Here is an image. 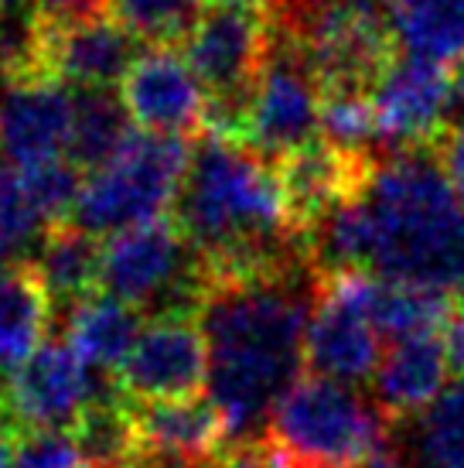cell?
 Here are the masks:
<instances>
[{
  "mask_svg": "<svg viewBox=\"0 0 464 468\" xmlns=\"http://www.w3.org/2000/svg\"><path fill=\"white\" fill-rule=\"evenodd\" d=\"M434 147L389 151L373 161L359 192L311 229L304 243L318 277L365 271L464 298V202Z\"/></svg>",
  "mask_w": 464,
  "mask_h": 468,
  "instance_id": "1",
  "label": "cell"
},
{
  "mask_svg": "<svg viewBox=\"0 0 464 468\" xmlns=\"http://www.w3.org/2000/svg\"><path fill=\"white\" fill-rule=\"evenodd\" d=\"M318 273L304 263L208 284L198 328L208 349V400L226 424V444L259 438L270 410L304 363V332Z\"/></svg>",
  "mask_w": 464,
  "mask_h": 468,
  "instance_id": "2",
  "label": "cell"
},
{
  "mask_svg": "<svg viewBox=\"0 0 464 468\" xmlns=\"http://www.w3.org/2000/svg\"><path fill=\"white\" fill-rule=\"evenodd\" d=\"M174 208V222L198 253L208 284L284 271L308 253L290 219L277 165L243 141L202 133Z\"/></svg>",
  "mask_w": 464,
  "mask_h": 468,
  "instance_id": "3",
  "label": "cell"
},
{
  "mask_svg": "<svg viewBox=\"0 0 464 468\" xmlns=\"http://www.w3.org/2000/svg\"><path fill=\"white\" fill-rule=\"evenodd\" d=\"M267 424V438L294 468H362L393 438V424L369 397L322 377L294 379Z\"/></svg>",
  "mask_w": 464,
  "mask_h": 468,
  "instance_id": "4",
  "label": "cell"
},
{
  "mask_svg": "<svg viewBox=\"0 0 464 468\" xmlns=\"http://www.w3.org/2000/svg\"><path fill=\"white\" fill-rule=\"evenodd\" d=\"M188 161L192 147L178 137L130 131L100 168L82 175L72 226L100 239L164 219V212L178 202Z\"/></svg>",
  "mask_w": 464,
  "mask_h": 468,
  "instance_id": "5",
  "label": "cell"
},
{
  "mask_svg": "<svg viewBox=\"0 0 464 468\" xmlns=\"http://www.w3.org/2000/svg\"><path fill=\"white\" fill-rule=\"evenodd\" d=\"M106 294L137 312L192 314L208 291V273L174 219L123 229L103 243Z\"/></svg>",
  "mask_w": 464,
  "mask_h": 468,
  "instance_id": "6",
  "label": "cell"
},
{
  "mask_svg": "<svg viewBox=\"0 0 464 468\" xmlns=\"http://www.w3.org/2000/svg\"><path fill=\"white\" fill-rule=\"evenodd\" d=\"M277 21L297 38L322 92L369 96L396 58L383 0H328L294 21Z\"/></svg>",
  "mask_w": 464,
  "mask_h": 468,
  "instance_id": "7",
  "label": "cell"
},
{
  "mask_svg": "<svg viewBox=\"0 0 464 468\" xmlns=\"http://www.w3.org/2000/svg\"><path fill=\"white\" fill-rule=\"evenodd\" d=\"M273 17V14H270ZM324 92L297 38L273 17V45L246 96L239 141L270 165L318 144Z\"/></svg>",
  "mask_w": 464,
  "mask_h": 468,
  "instance_id": "8",
  "label": "cell"
},
{
  "mask_svg": "<svg viewBox=\"0 0 464 468\" xmlns=\"http://www.w3.org/2000/svg\"><path fill=\"white\" fill-rule=\"evenodd\" d=\"M369 273L342 271L318 277V294L304 332V363L314 377L355 387L375 377L383 359V335L365 304Z\"/></svg>",
  "mask_w": 464,
  "mask_h": 468,
  "instance_id": "9",
  "label": "cell"
},
{
  "mask_svg": "<svg viewBox=\"0 0 464 468\" xmlns=\"http://www.w3.org/2000/svg\"><path fill=\"white\" fill-rule=\"evenodd\" d=\"M206 383L208 349L192 314H154L113 379L116 393L130 403L202 397Z\"/></svg>",
  "mask_w": 464,
  "mask_h": 468,
  "instance_id": "10",
  "label": "cell"
},
{
  "mask_svg": "<svg viewBox=\"0 0 464 468\" xmlns=\"http://www.w3.org/2000/svg\"><path fill=\"white\" fill-rule=\"evenodd\" d=\"M120 103L141 133L185 141V133L206 127L208 96L185 52L171 41H157L137 52L120 82Z\"/></svg>",
  "mask_w": 464,
  "mask_h": 468,
  "instance_id": "11",
  "label": "cell"
},
{
  "mask_svg": "<svg viewBox=\"0 0 464 468\" xmlns=\"http://www.w3.org/2000/svg\"><path fill=\"white\" fill-rule=\"evenodd\" d=\"M103 393L96 373L65 342H45L25 366L11 373L4 400L11 420L25 428L72 431Z\"/></svg>",
  "mask_w": 464,
  "mask_h": 468,
  "instance_id": "12",
  "label": "cell"
},
{
  "mask_svg": "<svg viewBox=\"0 0 464 468\" xmlns=\"http://www.w3.org/2000/svg\"><path fill=\"white\" fill-rule=\"evenodd\" d=\"M454 69L434 66L424 58L396 55L383 79L369 92L375 117V144L389 151L434 147L438 133H444L448 96H451Z\"/></svg>",
  "mask_w": 464,
  "mask_h": 468,
  "instance_id": "13",
  "label": "cell"
},
{
  "mask_svg": "<svg viewBox=\"0 0 464 468\" xmlns=\"http://www.w3.org/2000/svg\"><path fill=\"white\" fill-rule=\"evenodd\" d=\"M137 58V35L110 7L86 17H45V76L79 92H110Z\"/></svg>",
  "mask_w": 464,
  "mask_h": 468,
  "instance_id": "14",
  "label": "cell"
},
{
  "mask_svg": "<svg viewBox=\"0 0 464 468\" xmlns=\"http://www.w3.org/2000/svg\"><path fill=\"white\" fill-rule=\"evenodd\" d=\"M72 92L55 79L0 86V157L14 168H38L69 157Z\"/></svg>",
  "mask_w": 464,
  "mask_h": 468,
  "instance_id": "15",
  "label": "cell"
},
{
  "mask_svg": "<svg viewBox=\"0 0 464 468\" xmlns=\"http://www.w3.org/2000/svg\"><path fill=\"white\" fill-rule=\"evenodd\" d=\"M130 417L143 468L212 462L226 444V424L208 397L130 403Z\"/></svg>",
  "mask_w": 464,
  "mask_h": 468,
  "instance_id": "16",
  "label": "cell"
},
{
  "mask_svg": "<svg viewBox=\"0 0 464 468\" xmlns=\"http://www.w3.org/2000/svg\"><path fill=\"white\" fill-rule=\"evenodd\" d=\"M373 161V154H345V151H335L324 141L277 161V175L284 185V198L297 233L308 239L311 229L332 208L355 196L362 182L369 178Z\"/></svg>",
  "mask_w": 464,
  "mask_h": 468,
  "instance_id": "17",
  "label": "cell"
},
{
  "mask_svg": "<svg viewBox=\"0 0 464 468\" xmlns=\"http://www.w3.org/2000/svg\"><path fill=\"white\" fill-rule=\"evenodd\" d=\"M448 373H451V359H448L444 332L396 338L383 352L373 377L375 407L396 428L438 400L440 390L448 387Z\"/></svg>",
  "mask_w": 464,
  "mask_h": 468,
  "instance_id": "18",
  "label": "cell"
},
{
  "mask_svg": "<svg viewBox=\"0 0 464 468\" xmlns=\"http://www.w3.org/2000/svg\"><path fill=\"white\" fill-rule=\"evenodd\" d=\"M55 301L35 263L0 267V369L14 373L48 342Z\"/></svg>",
  "mask_w": 464,
  "mask_h": 468,
  "instance_id": "19",
  "label": "cell"
},
{
  "mask_svg": "<svg viewBox=\"0 0 464 468\" xmlns=\"http://www.w3.org/2000/svg\"><path fill=\"white\" fill-rule=\"evenodd\" d=\"M383 7L403 55L444 69L464 62V0H383Z\"/></svg>",
  "mask_w": 464,
  "mask_h": 468,
  "instance_id": "20",
  "label": "cell"
},
{
  "mask_svg": "<svg viewBox=\"0 0 464 468\" xmlns=\"http://www.w3.org/2000/svg\"><path fill=\"white\" fill-rule=\"evenodd\" d=\"M141 312L110 294H90L69 308L65 346L90 369H120L141 335Z\"/></svg>",
  "mask_w": 464,
  "mask_h": 468,
  "instance_id": "21",
  "label": "cell"
},
{
  "mask_svg": "<svg viewBox=\"0 0 464 468\" xmlns=\"http://www.w3.org/2000/svg\"><path fill=\"white\" fill-rule=\"evenodd\" d=\"M403 424L406 434H393V452L403 468H464V377Z\"/></svg>",
  "mask_w": 464,
  "mask_h": 468,
  "instance_id": "22",
  "label": "cell"
},
{
  "mask_svg": "<svg viewBox=\"0 0 464 468\" xmlns=\"http://www.w3.org/2000/svg\"><path fill=\"white\" fill-rule=\"evenodd\" d=\"M35 271L41 284L48 287L52 301L72 308L82 298L96 294V284L103 277V243L72 222H62L41 239Z\"/></svg>",
  "mask_w": 464,
  "mask_h": 468,
  "instance_id": "23",
  "label": "cell"
},
{
  "mask_svg": "<svg viewBox=\"0 0 464 468\" xmlns=\"http://www.w3.org/2000/svg\"><path fill=\"white\" fill-rule=\"evenodd\" d=\"M369 318L379 328V335L396 342L410 335H438L454 318V301L424 287L396 284L369 273V291H365Z\"/></svg>",
  "mask_w": 464,
  "mask_h": 468,
  "instance_id": "24",
  "label": "cell"
},
{
  "mask_svg": "<svg viewBox=\"0 0 464 468\" xmlns=\"http://www.w3.org/2000/svg\"><path fill=\"white\" fill-rule=\"evenodd\" d=\"M127 137L130 117L113 92H76L72 96L69 161L79 171L100 168Z\"/></svg>",
  "mask_w": 464,
  "mask_h": 468,
  "instance_id": "25",
  "label": "cell"
},
{
  "mask_svg": "<svg viewBox=\"0 0 464 468\" xmlns=\"http://www.w3.org/2000/svg\"><path fill=\"white\" fill-rule=\"evenodd\" d=\"M48 226L27 196L25 175L0 157V267L21 263L35 239H45Z\"/></svg>",
  "mask_w": 464,
  "mask_h": 468,
  "instance_id": "26",
  "label": "cell"
},
{
  "mask_svg": "<svg viewBox=\"0 0 464 468\" xmlns=\"http://www.w3.org/2000/svg\"><path fill=\"white\" fill-rule=\"evenodd\" d=\"M322 137L335 151L369 154V144H375L373 100L365 92H324Z\"/></svg>",
  "mask_w": 464,
  "mask_h": 468,
  "instance_id": "27",
  "label": "cell"
},
{
  "mask_svg": "<svg viewBox=\"0 0 464 468\" xmlns=\"http://www.w3.org/2000/svg\"><path fill=\"white\" fill-rule=\"evenodd\" d=\"M110 11L137 35V38L174 41L206 11V0H110Z\"/></svg>",
  "mask_w": 464,
  "mask_h": 468,
  "instance_id": "28",
  "label": "cell"
},
{
  "mask_svg": "<svg viewBox=\"0 0 464 468\" xmlns=\"http://www.w3.org/2000/svg\"><path fill=\"white\" fill-rule=\"evenodd\" d=\"M21 175H25L27 196H31V202L38 208V216L45 219V226H48V229L62 226V222L72 216L79 185H82V171H79L69 157H62V161L38 165V168H25Z\"/></svg>",
  "mask_w": 464,
  "mask_h": 468,
  "instance_id": "29",
  "label": "cell"
},
{
  "mask_svg": "<svg viewBox=\"0 0 464 468\" xmlns=\"http://www.w3.org/2000/svg\"><path fill=\"white\" fill-rule=\"evenodd\" d=\"M14 462L17 468H90L72 431H27Z\"/></svg>",
  "mask_w": 464,
  "mask_h": 468,
  "instance_id": "30",
  "label": "cell"
},
{
  "mask_svg": "<svg viewBox=\"0 0 464 468\" xmlns=\"http://www.w3.org/2000/svg\"><path fill=\"white\" fill-rule=\"evenodd\" d=\"M222 468H294V462L270 438H246L226 448Z\"/></svg>",
  "mask_w": 464,
  "mask_h": 468,
  "instance_id": "31",
  "label": "cell"
},
{
  "mask_svg": "<svg viewBox=\"0 0 464 468\" xmlns=\"http://www.w3.org/2000/svg\"><path fill=\"white\" fill-rule=\"evenodd\" d=\"M434 151H438V161L444 175H448V182L454 185L458 198L464 202V131L444 133Z\"/></svg>",
  "mask_w": 464,
  "mask_h": 468,
  "instance_id": "32",
  "label": "cell"
},
{
  "mask_svg": "<svg viewBox=\"0 0 464 468\" xmlns=\"http://www.w3.org/2000/svg\"><path fill=\"white\" fill-rule=\"evenodd\" d=\"M31 7L48 17V21H69V17H86L110 7V0H31Z\"/></svg>",
  "mask_w": 464,
  "mask_h": 468,
  "instance_id": "33",
  "label": "cell"
},
{
  "mask_svg": "<svg viewBox=\"0 0 464 468\" xmlns=\"http://www.w3.org/2000/svg\"><path fill=\"white\" fill-rule=\"evenodd\" d=\"M464 131V62L451 72V96H448V117H444V133Z\"/></svg>",
  "mask_w": 464,
  "mask_h": 468,
  "instance_id": "34",
  "label": "cell"
},
{
  "mask_svg": "<svg viewBox=\"0 0 464 468\" xmlns=\"http://www.w3.org/2000/svg\"><path fill=\"white\" fill-rule=\"evenodd\" d=\"M444 346H448V359H451V369H458L464 377V308L454 314L448 328H444Z\"/></svg>",
  "mask_w": 464,
  "mask_h": 468,
  "instance_id": "35",
  "label": "cell"
},
{
  "mask_svg": "<svg viewBox=\"0 0 464 468\" xmlns=\"http://www.w3.org/2000/svg\"><path fill=\"white\" fill-rule=\"evenodd\" d=\"M14 455H17V444H14V431H11V410H7L4 393H0V468H17Z\"/></svg>",
  "mask_w": 464,
  "mask_h": 468,
  "instance_id": "36",
  "label": "cell"
},
{
  "mask_svg": "<svg viewBox=\"0 0 464 468\" xmlns=\"http://www.w3.org/2000/svg\"><path fill=\"white\" fill-rule=\"evenodd\" d=\"M216 7H229V11H246V14H263L270 17L277 11V0H216Z\"/></svg>",
  "mask_w": 464,
  "mask_h": 468,
  "instance_id": "37",
  "label": "cell"
},
{
  "mask_svg": "<svg viewBox=\"0 0 464 468\" xmlns=\"http://www.w3.org/2000/svg\"><path fill=\"white\" fill-rule=\"evenodd\" d=\"M322 4H328V0H277V17H287V21H294V17H301V14L314 11V7H322Z\"/></svg>",
  "mask_w": 464,
  "mask_h": 468,
  "instance_id": "38",
  "label": "cell"
},
{
  "mask_svg": "<svg viewBox=\"0 0 464 468\" xmlns=\"http://www.w3.org/2000/svg\"><path fill=\"white\" fill-rule=\"evenodd\" d=\"M151 468H222V465H212V462H185V465H151Z\"/></svg>",
  "mask_w": 464,
  "mask_h": 468,
  "instance_id": "39",
  "label": "cell"
},
{
  "mask_svg": "<svg viewBox=\"0 0 464 468\" xmlns=\"http://www.w3.org/2000/svg\"><path fill=\"white\" fill-rule=\"evenodd\" d=\"M14 4H25V0H0V7H14Z\"/></svg>",
  "mask_w": 464,
  "mask_h": 468,
  "instance_id": "40",
  "label": "cell"
}]
</instances>
